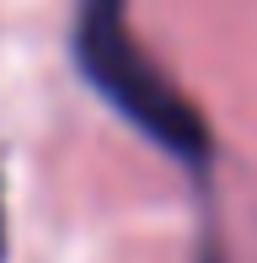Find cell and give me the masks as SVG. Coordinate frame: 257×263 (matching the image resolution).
<instances>
[{
  "mask_svg": "<svg viewBox=\"0 0 257 263\" xmlns=\"http://www.w3.org/2000/svg\"><path fill=\"white\" fill-rule=\"evenodd\" d=\"M70 54L75 70L134 135H145L161 156H172L188 172H209L215 135L198 102L161 70L150 43L139 38L128 0H75L70 22Z\"/></svg>",
  "mask_w": 257,
  "mask_h": 263,
  "instance_id": "cell-1",
  "label": "cell"
},
{
  "mask_svg": "<svg viewBox=\"0 0 257 263\" xmlns=\"http://www.w3.org/2000/svg\"><path fill=\"white\" fill-rule=\"evenodd\" d=\"M0 263H6V210H0Z\"/></svg>",
  "mask_w": 257,
  "mask_h": 263,
  "instance_id": "cell-2",
  "label": "cell"
}]
</instances>
